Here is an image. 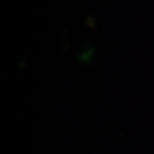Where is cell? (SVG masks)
Wrapping results in <instances>:
<instances>
[]
</instances>
